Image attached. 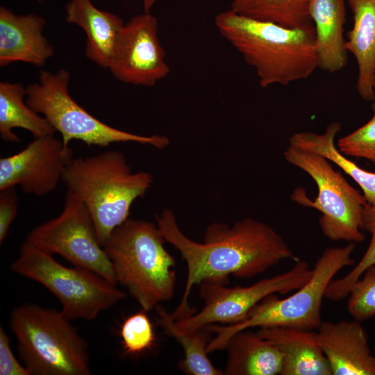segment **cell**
<instances>
[{
	"instance_id": "11",
	"label": "cell",
	"mask_w": 375,
	"mask_h": 375,
	"mask_svg": "<svg viewBox=\"0 0 375 375\" xmlns=\"http://www.w3.org/2000/svg\"><path fill=\"white\" fill-rule=\"evenodd\" d=\"M312 274V269L308 262L298 259L290 270L247 287L228 288L219 283H202L199 285V295L204 302L203 307L188 317L175 321L176 324L181 331H192L215 323H240L265 297L298 290Z\"/></svg>"
},
{
	"instance_id": "3",
	"label": "cell",
	"mask_w": 375,
	"mask_h": 375,
	"mask_svg": "<svg viewBox=\"0 0 375 375\" xmlns=\"http://www.w3.org/2000/svg\"><path fill=\"white\" fill-rule=\"evenodd\" d=\"M153 178L147 172H133L122 152L106 151L73 158L62 181L88 208L103 247L112 231L128 219L133 203L145 194Z\"/></svg>"
},
{
	"instance_id": "22",
	"label": "cell",
	"mask_w": 375,
	"mask_h": 375,
	"mask_svg": "<svg viewBox=\"0 0 375 375\" xmlns=\"http://www.w3.org/2000/svg\"><path fill=\"white\" fill-rule=\"evenodd\" d=\"M339 122L329 124L322 134L298 132L289 139V145L324 156L338 166L361 188L367 202L375 205V173L362 169L337 149L335 140L341 131Z\"/></svg>"
},
{
	"instance_id": "19",
	"label": "cell",
	"mask_w": 375,
	"mask_h": 375,
	"mask_svg": "<svg viewBox=\"0 0 375 375\" xmlns=\"http://www.w3.org/2000/svg\"><path fill=\"white\" fill-rule=\"evenodd\" d=\"M353 15L344 47L356 58L358 68L356 89L365 101L375 99V0H346Z\"/></svg>"
},
{
	"instance_id": "21",
	"label": "cell",
	"mask_w": 375,
	"mask_h": 375,
	"mask_svg": "<svg viewBox=\"0 0 375 375\" xmlns=\"http://www.w3.org/2000/svg\"><path fill=\"white\" fill-rule=\"evenodd\" d=\"M26 88L17 83L0 82V136L8 142H19L12 129L30 132L33 138L53 135L56 132L49 122L26 102Z\"/></svg>"
},
{
	"instance_id": "7",
	"label": "cell",
	"mask_w": 375,
	"mask_h": 375,
	"mask_svg": "<svg viewBox=\"0 0 375 375\" xmlns=\"http://www.w3.org/2000/svg\"><path fill=\"white\" fill-rule=\"evenodd\" d=\"M52 255L25 241L10 268L49 290L60 302L67 319H94L126 297L116 284L98 274L83 267H67Z\"/></svg>"
},
{
	"instance_id": "26",
	"label": "cell",
	"mask_w": 375,
	"mask_h": 375,
	"mask_svg": "<svg viewBox=\"0 0 375 375\" xmlns=\"http://www.w3.org/2000/svg\"><path fill=\"white\" fill-rule=\"evenodd\" d=\"M347 310L360 322L375 316V265L367 268L349 293Z\"/></svg>"
},
{
	"instance_id": "30",
	"label": "cell",
	"mask_w": 375,
	"mask_h": 375,
	"mask_svg": "<svg viewBox=\"0 0 375 375\" xmlns=\"http://www.w3.org/2000/svg\"><path fill=\"white\" fill-rule=\"evenodd\" d=\"M0 375H31L24 365L15 356L10 340L3 327H0Z\"/></svg>"
},
{
	"instance_id": "6",
	"label": "cell",
	"mask_w": 375,
	"mask_h": 375,
	"mask_svg": "<svg viewBox=\"0 0 375 375\" xmlns=\"http://www.w3.org/2000/svg\"><path fill=\"white\" fill-rule=\"evenodd\" d=\"M355 243L326 248L316 261L310 279L294 294L279 299L272 294L257 304L247 318L233 325L209 324L216 334L207 347L208 353L225 349L231 337L254 327L285 326L304 330L318 329L322 324V305L326 289L343 268L355 264L351 257Z\"/></svg>"
},
{
	"instance_id": "27",
	"label": "cell",
	"mask_w": 375,
	"mask_h": 375,
	"mask_svg": "<svg viewBox=\"0 0 375 375\" xmlns=\"http://www.w3.org/2000/svg\"><path fill=\"white\" fill-rule=\"evenodd\" d=\"M147 311L140 312L128 317L122 325L120 336L124 350L131 354L142 352L150 348L155 340V334Z\"/></svg>"
},
{
	"instance_id": "32",
	"label": "cell",
	"mask_w": 375,
	"mask_h": 375,
	"mask_svg": "<svg viewBox=\"0 0 375 375\" xmlns=\"http://www.w3.org/2000/svg\"><path fill=\"white\" fill-rule=\"evenodd\" d=\"M374 88L375 90V75H374Z\"/></svg>"
},
{
	"instance_id": "2",
	"label": "cell",
	"mask_w": 375,
	"mask_h": 375,
	"mask_svg": "<svg viewBox=\"0 0 375 375\" xmlns=\"http://www.w3.org/2000/svg\"><path fill=\"white\" fill-rule=\"evenodd\" d=\"M214 22L219 34L255 69L262 88L288 85L319 68L315 27L288 28L231 10L218 13Z\"/></svg>"
},
{
	"instance_id": "4",
	"label": "cell",
	"mask_w": 375,
	"mask_h": 375,
	"mask_svg": "<svg viewBox=\"0 0 375 375\" xmlns=\"http://www.w3.org/2000/svg\"><path fill=\"white\" fill-rule=\"evenodd\" d=\"M165 242L156 224L128 218L103 245L117 283L147 312L169 301L174 293L176 263Z\"/></svg>"
},
{
	"instance_id": "13",
	"label": "cell",
	"mask_w": 375,
	"mask_h": 375,
	"mask_svg": "<svg viewBox=\"0 0 375 375\" xmlns=\"http://www.w3.org/2000/svg\"><path fill=\"white\" fill-rule=\"evenodd\" d=\"M72 159L71 147L53 135L33 138L19 152L0 158V189L19 185L26 194H49Z\"/></svg>"
},
{
	"instance_id": "20",
	"label": "cell",
	"mask_w": 375,
	"mask_h": 375,
	"mask_svg": "<svg viewBox=\"0 0 375 375\" xmlns=\"http://www.w3.org/2000/svg\"><path fill=\"white\" fill-rule=\"evenodd\" d=\"M226 375H277L282 370V354L271 340L243 330L228 341Z\"/></svg>"
},
{
	"instance_id": "8",
	"label": "cell",
	"mask_w": 375,
	"mask_h": 375,
	"mask_svg": "<svg viewBox=\"0 0 375 375\" xmlns=\"http://www.w3.org/2000/svg\"><path fill=\"white\" fill-rule=\"evenodd\" d=\"M69 72L60 69L55 73L41 70L39 82L26 88V102L44 116L62 137L65 146L73 140L86 145L108 147L112 143L136 142L162 149L169 144L165 135H140L117 129L99 120L70 96Z\"/></svg>"
},
{
	"instance_id": "1",
	"label": "cell",
	"mask_w": 375,
	"mask_h": 375,
	"mask_svg": "<svg viewBox=\"0 0 375 375\" xmlns=\"http://www.w3.org/2000/svg\"><path fill=\"white\" fill-rule=\"evenodd\" d=\"M166 242L172 244L187 265V280L181 302L172 312L175 321L190 316L192 288L204 282L226 284L229 275L247 279L263 273L285 259L297 260L284 239L265 223L246 217L232 226L219 222L206 228L203 242L181 231L174 212L164 209L156 216Z\"/></svg>"
},
{
	"instance_id": "29",
	"label": "cell",
	"mask_w": 375,
	"mask_h": 375,
	"mask_svg": "<svg viewBox=\"0 0 375 375\" xmlns=\"http://www.w3.org/2000/svg\"><path fill=\"white\" fill-rule=\"evenodd\" d=\"M18 209V195L15 186L0 189V243L6 239Z\"/></svg>"
},
{
	"instance_id": "31",
	"label": "cell",
	"mask_w": 375,
	"mask_h": 375,
	"mask_svg": "<svg viewBox=\"0 0 375 375\" xmlns=\"http://www.w3.org/2000/svg\"><path fill=\"white\" fill-rule=\"evenodd\" d=\"M144 12H149L156 0H142Z\"/></svg>"
},
{
	"instance_id": "9",
	"label": "cell",
	"mask_w": 375,
	"mask_h": 375,
	"mask_svg": "<svg viewBox=\"0 0 375 375\" xmlns=\"http://www.w3.org/2000/svg\"><path fill=\"white\" fill-rule=\"evenodd\" d=\"M283 156L316 183L318 194L315 200H310L301 188L296 189L291 197L296 203L321 212L319 224L323 234L333 241L362 242V212L367 203L364 195L322 156L288 145Z\"/></svg>"
},
{
	"instance_id": "14",
	"label": "cell",
	"mask_w": 375,
	"mask_h": 375,
	"mask_svg": "<svg viewBox=\"0 0 375 375\" xmlns=\"http://www.w3.org/2000/svg\"><path fill=\"white\" fill-rule=\"evenodd\" d=\"M317 330L333 375H375V357L360 322H324Z\"/></svg>"
},
{
	"instance_id": "18",
	"label": "cell",
	"mask_w": 375,
	"mask_h": 375,
	"mask_svg": "<svg viewBox=\"0 0 375 375\" xmlns=\"http://www.w3.org/2000/svg\"><path fill=\"white\" fill-rule=\"evenodd\" d=\"M346 0H312L310 15L314 24L319 68L334 73L347 63L344 39Z\"/></svg>"
},
{
	"instance_id": "15",
	"label": "cell",
	"mask_w": 375,
	"mask_h": 375,
	"mask_svg": "<svg viewBox=\"0 0 375 375\" xmlns=\"http://www.w3.org/2000/svg\"><path fill=\"white\" fill-rule=\"evenodd\" d=\"M45 20L35 14L16 15L0 8V66L24 62L43 66L54 54L43 35Z\"/></svg>"
},
{
	"instance_id": "24",
	"label": "cell",
	"mask_w": 375,
	"mask_h": 375,
	"mask_svg": "<svg viewBox=\"0 0 375 375\" xmlns=\"http://www.w3.org/2000/svg\"><path fill=\"white\" fill-rule=\"evenodd\" d=\"M312 0H232L230 10L245 17L288 28H310Z\"/></svg>"
},
{
	"instance_id": "16",
	"label": "cell",
	"mask_w": 375,
	"mask_h": 375,
	"mask_svg": "<svg viewBox=\"0 0 375 375\" xmlns=\"http://www.w3.org/2000/svg\"><path fill=\"white\" fill-rule=\"evenodd\" d=\"M257 333L279 349L283 358L281 375H332L317 332L268 326L259 328Z\"/></svg>"
},
{
	"instance_id": "5",
	"label": "cell",
	"mask_w": 375,
	"mask_h": 375,
	"mask_svg": "<svg viewBox=\"0 0 375 375\" xmlns=\"http://www.w3.org/2000/svg\"><path fill=\"white\" fill-rule=\"evenodd\" d=\"M10 328L31 375H89V344L61 310L24 303L11 311Z\"/></svg>"
},
{
	"instance_id": "25",
	"label": "cell",
	"mask_w": 375,
	"mask_h": 375,
	"mask_svg": "<svg viewBox=\"0 0 375 375\" xmlns=\"http://www.w3.org/2000/svg\"><path fill=\"white\" fill-rule=\"evenodd\" d=\"M362 230L371 235L369 246L362 258L345 276L333 279L328 285L325 298L332 301H340L349 293L367 268L375 265V205L367 203L362 212Z\"/></svg>"
},
{
	"instance_id": "33",
	"label": "cell",
	"mask_w": 375,
	"mask_h": 375,
	"mask_svg": "<svg viewBox=\"0 0 375 375\" xmlns=\"http://www.w3.org/2000/svg\"><path fill=\"white\" fill-rule=\"evenodd\" d=\"M38 1H42V0H38Z\"/></svg>"
},
{
	"instance_id": "17",
	"label": "cell",
	"mask_w": 375,
	"mask_h": 375,
	"mask_svg": "<svg viewBox=\"0 0 375 375\" xmlns=\"http://www.w3.org/2000/svg\"><path fill=\"white\" fill-rule=\"evenodd\" d=\"M65 12L66 21L85 33L87 58L108 69L124 26L123 20L113 13L99 10L90 0H70L65 6Z\"/></svg>"
},
{
	"instance_id": "28",
	"label": "cell",
	"mask_w": 375,
	"mask_h": 375,
	"mask_svg": "<svg viewBox=\"0 0 375 375\" xmlns=\"http://www.w3.org/2000/svg\"><path fill=\"white\" fill-rule=\"evenodd\" d=\"M374 115L371 119L350 134L339 139V151L355 158L369 160L375 166V99L372 104Z\"/></svg>"
},
{
	"instance_id": "10",
	"label": "cell",
	"mask_w": 375,
	"mask_h": 375,
	"mask_svg": "<svg viewBox=\"0 0 375 375\" xmlns=\"http://www.w3.org/2000/svg\"><path fill=\"white\" fill-rule=\"evenodd\" d=\"M25 241L51 254L57 253L75 266L83 267L117 284L112 263L100 244L86 206L67 191L59 216L32 229Z\"/></svg>"
},
{
	"instance_id": "12",
	"label": "cell",
	"mask_w": 375,
	"mask_h": 375,
	"mask_svg": "<svg viewBox=\"0 0 375 375\" xmlns=\"http://www.w3.org/2000/svg\"><path fill=\"white\" fill-rule=\"evenodd\" d=\"M157 19L149 12L133 17L117 41L108 69L118 81L153 87L170 72L158 35Z\"/></svg>"
},
{
	"instance_id": "23",
	"label": "cell",
	"mask_w": 375,
	"mask_h": 375,
	"mask_svg": "<svg viewBox=\"0 0 375 375\" xmlns=\"http://www.w3.org/2000/svg\"><path fill=\"white\" fill-rule=\"evenodd\" d=\"M156 322L164 332L174 338L182 346L184 358L178 368L190 375H222L223 371L215 367L208 356L207 347L212 331L206 326L192 331L180 330L169 312L160 304L155 308Z\"/></svg>"
}]
</instances>
